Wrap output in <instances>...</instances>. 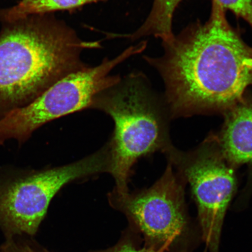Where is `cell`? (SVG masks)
<instances>
[{
  "label": "cell",
  "instance_id": "3",
  "mask_svg": "<svg viewBox=\"0 0 252 252\" xmlns=\"http://www.w3.org/2000/svg\"><path fill=\"white\" fill-rule=\"evenodd\" d=\"M90 109L106 113L115 123L108 142L113 191H129L133 168L141 158L172 146L168 109L154 93L146 75L133 71L94 97Z\"/></svg>",
  "mask_w": 252,
  "mask_h": 252
},
{
  "label": "cell",
  "instance_id": "8",
  "mask_svg": "<svg viewBox=\"0 0 252 252\" xmlns=\"http://www.w3.org/2000/svg\"><path fill=\"white\" fill-rule=\"evenodd\" d=\"M224 122L216 135L220 150L234 169L242 165L249 168V185L252 184V94L242 99L223 114Z\"/></svg>",
  "mask_w": 252,
  "mask_h": 252
},
{
  "label": "cell",
  "instance_id": "11",
  "mask_svg": "<svg viewBox=\"0 0 252 252\" xmlns=\"http://www.w3.org/2000/svg\"><path fill=\"white\" fill-rule=\"evenodd\" d=\"M225 10L231 11L252 28V0H216Z\"/></svg>",
  "mask_w": 252,
  "mask_h": 252
},
{
  "label": "cell",
  "instance_id": "6",
  "mask_svg": "<svg viewBox=\"0 0 252 252\" xmlns=\"http://www.w3.org/2000/svg\"><path fill=\"white\" fill-rule=\"evenodd\" d=\"M185 182L168 162L161 177L149 188L124 194L112 190L110 205L124 213L144 235L147 248L186 252L190 222L185 200Z\"/></svg>",
  "mask_w": 252,
  "mask_h": 252
},
{
  "label": "cell",
  "instance_id": "10",
  "mask_svg": "<svg viewBox=\"0 0 252 252\" xmlns=\"http://www.w3.org/2000/svg\"><path fill=\"white\" fill-rule=\"evenodd\" d=\"M108 0H22L18 4L0 11V19L6 23L23 20L32 15L70 10L91 3Z\"/></svg>",
  "mask_w": 252,
  "mask_h": 252
},
{
  "label": "cell",
  "instance_id": "4",
  "mask_svg": "<svg viewBox=\"0 0 252 252\" xmlns=\"http://www.w3.org/2000/svg\"><path fill=\"white\" fill-rule=\"evenodd\" d=\"M146 40L135 44L113 59L63 78L33 101L0 118V145L15 140L21 145L41 126L60 118L90 109L94 97L121 80L111 72L119 64L146 49Z\"/></svg>",
  "mask_w": 252,
  "mask_h": 252
},
{
  "label": "cell",
  "instance_id": "13",
  "mask_svg": "<svg viewBox=\"0 0 252 252\" xmlns=\"http://www.w3.org/2000/svg\"><path fill=\"white\" fill-rule=\"evenodd\" d=\"M97 252H160L152 250V249L145 248L138 249L134 247L131 242L123 241L115 246L114 247L108 250Z\"/></svg>",
  "mask_w": 252,
  "mask_h": 252
},
{
  "label": "cell",
  "instance_id": "1",
  "mask_svg": "<svg viewBox=\"0 0 252 252\" xmlns=\"http://www.w3.org/2000/svg\"><path fill=\"white\" fill-rule=\"evenodd\" d=\"M212 1L207 21L162 42L161 56H144L162 79L171 118L223 114L252 86V47L229 24L225 9Z\"/></svg>",
  "mask_w": 252,
  "mask_h": 252
},
{
  "label": "cell",
  "instance_id": "2",
  "mask_svg": "<svg viewBox=\"0 0 252 252\" xmlns=\"http://www.w3.org/2000/svg\"><path fill=\"white\" fill-rule=\"evenodd\" d=\"M7 24L0 34V118L88 67L82 59L83 52L101 47L98 41L81 39L50 14Z\"/></svg>",
  "mask_w": 252,
  "mask_h": 252
},
{
  "label": "cell",
  "instance_id": "5",
  "mask_svg": "<svg viewBox=\"0 0 252 252\" xmlns=\"http://www.w3.org/2000/svg\"><path fill=\"white\" fill-rule=\"evenodd\" d=\"M106 144L76 162L31 171L0 183V226L10 238L36 234L53 198L78 179L110 170V153Z\"/></svg>",
  "mask_w": 252,
  "mask_h": 252
},
{
  "label": "cell",
  "instance_id": "12",
  "mask_svg": "<svg viewBox=\"0 0 252 252\" xmlns=\"http://www.w3.org/2000/svg\"><path fill=\"white\" fill-rule=\"evenodd\" d=\"M1 252H42L23 242H17L12 238H9L8 241L2 245Z\"/></svg>",
  "mask_w": 252,
  "mask_h": 252
},
{
  "label": "cell",
  "instance_id": "7",
  "mask_svg": "<svg viewBox=\"0 0 252 252\" xmlns=\"http://www.w3.org/2000/svg\"><path fill=\"white\" fill-rule=\"evenodd\" d=\"M165 154L190 185L209 252H220L225 214L237 188L235 169L223 156L216 135H209L196 149L185 152L172 146Z\"/></svg>",
  "mask_w": 252,
  "mask_h": 252
},
{
  "label": "cell",
  "instance_id": "9",
  "mask_svg": "<svg viewBox=\"0 0 252 252\" xmlns=\"http://www.w3.org/2000/svg\"><path fill=\"white\" fill-rule=\"evenodd\" d=\"M182 1L154 0L150 14L143 24L133 33L125 36L133 41L147 36L157 37L162 42L171 39L174 36L172 31L173 15Z\"/></svg>",
  "mask_w": 252,
  "mask_h": 252
}]
</instances>
